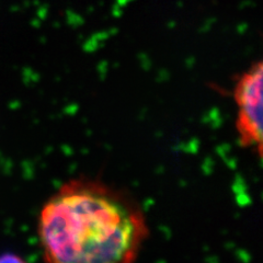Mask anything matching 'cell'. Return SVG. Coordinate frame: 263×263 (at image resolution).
I'll use <instances>...</instances> for the list:
<instances>
[{
  "mask_svg": "<svg viewBox=\"0 0 263 263\" xmlns=\"http://www.w3.org/2000/svg\"><path fill=\"white\" fill-rule=\"evenodd\" d=\"M148 234L145 214L130 195L85 177L57 189L37 219L46 263H134Z\"/></svg>",
  "mask_w": 263,
  "mask_h": 263,
  "instance_id": "1",
  "label": "cell"
},
{
  "mask_svg": "<svg viewBox=\"0 0 263 263\" xmlns=\"http://www.w3.org/2000/svg\"><path fill=\"white\" fill-rule=\"evenodd\" d=\"M262 65L258 63L237 82L236 129L238 142L262 157Z\"/></svg>",
  "mask_w": 263,
  "mask_h": 263,
  "instance_id": "2",
  "label": "cell"
},
{
  "mask_svg": "<svg viewBox=\"0 0 263 263\" xmlns=\"http://www.w3.org/2000/svg\"><path fill=\"white\" fill-rule=\"evenodd\" d=\"M0 263H29V262L14 252H3L0 253Z\"/></svg>",
  "mask_w": 263,
  "mask_h": 263,
  "instance_id": "3",
  "label": "cell"
}]
</instances>
